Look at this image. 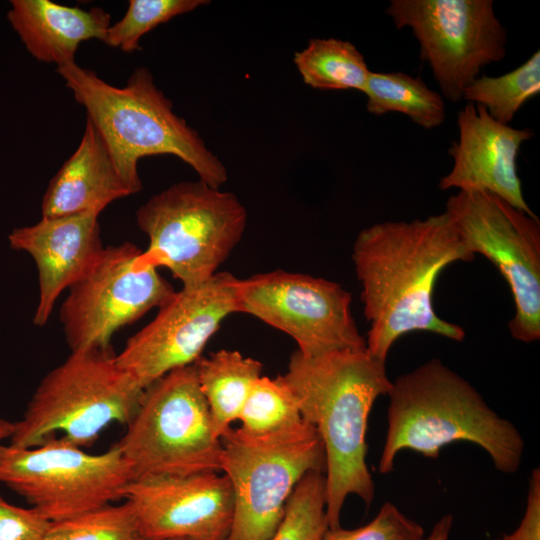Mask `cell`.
I'll list each match as a JSON object with an SVG mask.
<instances>
[{"label":"cell","mask_w":540,"mask_h":540,"mask_svg":"<svg viewBox=\"0 0 540 540\" xmlns=\"http://www.w3.org/2000/svg\"><path fill=\"white\" fill-rule=\"evenodd\" d=\"M474 259L445 212L362 229L353 243L352 261L370 324L368 353L386 363L394 343L415 331L463 341L464 329L437 315L434 289L447 266Z\"/></svg>","instance_id":"1"},{"label":"cell","mask_w":540,"mask_h":540,"mask_svg":"<svg viewBox=\"0 0 540 540\" xmlns=\"http://www.w3.org/2000/svg\"><path fill=\"white\" fill-rule=\"evenodd\" d=\"M281 379L297 401L303 420L317 430L325 451L326 516L340 527L346 498L356 495L369 507L375 484L366 462L368 418L375 400L392 381L386 363L366 349L308 357L292 354Z\"/></svg>","instance_id":"2"},{"label":"cell","mask_w":540,"mask_h":540,"mask_svg":"<svg viewBox=\"0 0 540 540\" xmlns=\"http://www.w3.org/2000/svg\"><path fill=\"white\" fill-rule=\"evenodd\" d=\"M387 395L388 429L379 460L381 474L394 470L395 458L404 449L437 458L443 447L457 441L484 449L502 473L519 469L524 452L519 430L441 360L430 359L399 375Z\"/></svg>","instance_id":"3"},{"label":"cell","mask_w":540,"mask_h":540,"mask_svg":"<svg viewBox=\"0 0 540 540\" xmlns=\"http://www.w3.org/2000/svg\"><path fill=\"white\" fill-rule=\"evenodd\" d=\"M75 100L102 137L110 157L132 194L142 189L138 161L171 154L191 166L199 179L214 188L227 181L222 161L199 133L173 109L150 70L138 67L124 87H115L76 62L57 66Z\"/></svg>","instance_id":"4"},{"label":"cell","mask_w":540,"mask_h":540,"mask_svg":"<svg viewBox=\"0 0 540 540\" xmlns=\"http://www.w3.org/2000/svg\"><path fill=\"white\" fill-rule=\"evenodd\" d=\"M144 389L111 348L71 351L37 386L10 445L33 448L52 439L77 447L93 444L111 423L127 425Z\"/></svg>","instance_id":"5"},{"label":"cell","mask_w":540,"mask_h":540,"mask_svg":"<svg viewBox=\"0 0 540 540\" xmlns=\"http://www.w3.org/2000/svg\"><path fill=\"white\" fill-rule=\"evenodd\" d=\"M136 221L149 239L140 262L166 267L189 287L218 272L245 232L247 210L235 194L198 179L152 196L137 210Z\"/></svg>","instance_id":"6"},{"label":"cell","mask_w":540,"mask_h":540,"mask_svg":"<svg viewBox=\"0 0 540 540\" xmlns=\"http://www.w3.org/2000/svg\"><path fill=\"white\" fill-rule=\"evenodd\" d=\"M117 444L133 480L221 472V439L201 391L195 364L147 386Z\"/></svg>","instance_id":"7"},{"label":"cell","mask_w":540,"mask_h":540,"mask_svg":"<svg viewBox=\"0 0 540 540\" xmlns=\"http://www.w3.org/2000/svg\"><path fill=\"white\" fill-rule=\"evenodd\" d=\"M221 443L220 471L234 494L228 540H270L298 482L308 472L325 473V451L317 430L305 420L264 435L231 427Z\"/></svg>","instance_id":"8"},{"label":"cell","mask_w":540,"mask_h":540,"mask_svg":"<svg viewBox=\"0 0 540 540\" xmlns=\"http://www.w3.org/2000/svg\"><path fill=\"white\" fill-rule=\"evenodd\" d=\"M132 480L117 444L99 454L61 439L33 448L0 447V483L51 522L123 499Z\"/></svg>","instance_id":"9"},{"label":"cell","mask_w":540,"mask_h":540,"mask_svg":"<svg viewBox=\"0 0 540 540\" xmlns=\"http://www.w3.org/2000/svg\"><path fill=\"white\" fill-rule=\"evenodd\" d=\"M454 229L476 255L485 256L507 282L515 306L508 328L524 343L540 338V221L501 197L459 190L445 204Z\"/></svg>","instance_id":"10"},{"label":"cell","mask_w":540,"mask_h":540,"mask_svg":"<svg viewBox=\"0 0 540 540\" xmlns=\"http://www.w3.org/2000/svg\"><path fill=\"white\" fill-rule=\"evenodd\" d=\"M385 13L397 29H411L442 97L452 103L484 66L506 56L507 30L492 0H391Z\"/></svg>","instance_id":"11"},{"label":"cell","mask_w":540,"mask_h":540,"mask_svg":"<svg viewBox=\"0 0 540 540\" xmlns=\"http://www.w3.org/2000/svg\"><path fill=\"white\" fill-rule=\"evenodd\" d=\"M141 253L130 242L104 247L69 288L60 321L71 351L111 348L115 332L159 308L174 294L157 268L140 262Z\"/></svg>","instance_id":"12"},{"label":"cell","mask_w":540,"mask_h":540,"mask_svg":"<svg viewBox=\"0 0 540 540\" xmlns=\"http://www.w3.org/2000/svg\"><path fill=\"white\" fill-rule=\"evenodd\" d=\"M352 297L339 283L284 270L237 283L238 311L288 334L297 351L313 357L366 349L351 312Z\"/></svg>","instance_id":"13"},{"label":"cell","mask_w":540,"mask_h":540,"mask_svg":"<svg viewBox=\"0 0 540 540\" xmlns=\"http://www.w3.org/2000/svg\"><path fill=\"white\" fill-rule=\"evenodd\" d=\"M238 280L229 272H217L201 284L175 291L115 355L118 365L145 389L168 372L194 364L223 320L239 312Z\"/></svg>","instance_id":"14"},{"label":"cell","mask_w":540,"mask_h":540,"mask_svg":"<svg viewBox=\"0 0 540 540\" xmlns=\"http://www.w3.org/2000/svg\"><path fill=\"white\" fill-rule=\"evenodd\" d=\"M123 499L146 540H228L234 494L224 473L134 479Z\"/></svg>","instance_id":"15"},{"label":"cell","mask_w":540,"mask_h":540,"mask_svg":"<svg viewBox=\"0 0 540 540\" xmlns=\"http://www.w3.org/2000/svg\"><path fill=\"white\" fill-rule=\"evenodd\" d=\"M457 126L458 140L448 150L453 165L440 179L439 189L487 191L536 216L525 201L517 173L520 148L534 132L502 124L473 103L458 112Z\"/></svg>","instance_id":"16"},{"label":"cell","mask_w":540,"mask_h":540,"mask_svg":"<svg viewBox=\"0 0 540 540\" xmlns=\"http://www.w3.org/2000/svg\"><path fill=\"white\" fill-rule=\"evenodd\" d=\"M98 215L42 217L34 225L15 228L10 247L33 258L39 278V301L33 317L44 326L59 295L77 282L103 250Z\"/></svg>","instance_id":"17"},{"label":"cell","mask_w":540,"mask_h":540,"mask_svg":"<svg viewBox=\"0 0 540 540\" xmlns=\"http://www.w3.org/2000/svg\"><path fill=\"white\" fill-rule=\"evenodd\" d=\"M95 126L86 125L76 151L51 179L42 200V217L100 213L131 195Z\"/></svg>","instance_id":"18"},{"label":"cell","mask_w":540,"mask_h":540,"mask_svg":"<svg viewBox=\"0 0 540 540\" xmlns=\"http://www.w3.org/2000/svg\"><path fill=\"white\" fill-rule=\"evenodd\" d=\"M7 19L27 51L56 66L73 63L81 42H104L111 16L99 7L84 10L49 0H12Z\"/></svg>","instance_id":"19"},{"label":"cell","mask_w":540,"mask_h":540,"mask_svg":"<svg viewBox=\"0 0 540 540\" xmlns=\"http://www.w3.org/2000/svg\"><path fill=\"white\" fill-rule=\"evenodd\" d=\"M198 382L208 404L215 434L221 439L238 420L263 365L236 350H219L195 363Z\"/></svg>","instance_id":"20"},{"label":"cell","mask_w":540,"mask_h":540,"mask_svg":"<svg viewBox=\"0 0 540 540\" xmlns=\"http://www.w3.org/2000/svg\"><path fill=\"white\" fill-rule=\"evenodd\" d=\"M363 93L366 109L374 116L402 113L424 129L439 127L446 118L442 95L430 89L420 77L371 71Z\"/></svg>","instance_id":"21"},{"label":"cell","mask_w":540,"mask_h":540,"mask_svg":"<svg viewBox=\"0 0 540 540\" xmlns=\"http://www.w3.org/2000/svg\"><path fill=\"white\" fill-rule=\"evenodd\" d=\"M303 82L322 90H357L363 93L371 73L357 47L337 38H313L294 54Z\"/></svg>","instance_id":"22"},{"label":"cell","mask_w":540,"mask_h":540,"mask_svg":"<svg viewBox=\"0 0 540 540\" xmlns=\"http://www.w3.org/2000/svg\"><path fill=\"white\" fill-rule=\"evenodd\" d=\"M540 93V51L500 76H479L463 91L462 100L480 105L496 121L509 125L516 113Z\"/></svg>","instance_id":"23"},{"label":"cell","mask_w":540,"mask_h":540,"mask_svg":"<svg viewBox=\"0 0 540 540\" xmlns=\"http://www.w3.org/2000/svg\"><path fill=\"white\" fill-rule=\"evenodd\" d=\"M238 420L240 428L252 435L278 432L304 421L295 396L280 375L256 380Z\"/></svg>","instance_id":"24"},{"label":"cell","mask_w":540,"mask_h":540,"mask_svg":"<svg viewBox=\"0 0 540 540\" xmlns=\"http://www.w3.org/2000/svg\"><path fill=\"white\" fill-rule=\"evenodd\" d=\"M328 528L325 475L311 471L290 495L282 521L270 540H321Z\"/></svg>","instance_id":"25"},{"label":"cell","mask_w":540,"mask_h":540,"mask_svg":"<svg viewBox=\"0 0 540 540\" xmlns=\"http://www.w3.org/2000/svg\"><path fill=\"white\" fill-rule=\"evenodd\" d=\"M43 540H146L128 502L51 522Z\"/></svg>","instance_id":"26"},{"label":"cell","mask_w":540,"mask_h":540,"mask_svg":"<svg viewBox=\"0 0 540 540\" xmlns=\"http://www.w3.org/2000/svg\"><path fill=\"white\" fill-rule=\"evenodd\" d=\"M208 3L207 0H130L125 15L109 26L104 43L127 53L141 50L140 39L147 32Z\"/></svg>","instance_id":"27"},{"label":"cell","mask_w":540,"mask_h":540,"mask_svg":"<svg viewBox=\"0 0 540 540\" xmlns=\"http://www.w3.org/2000/svg\"><path fill=\"white\" fill-rule=\"evenodd\" d=\"M422 526L394 504L384 503L366 525L355 529L328 528L321 540H424Z\"/></svg>","instance_id":"28"},{"label":"cell","mask_w":540,"mask_h":540,"mask_svg":"<svg viewBox=\"0 0 540 540\" xmlns=\"http://www.w3.org/2000/svg\"><path fill=\"white\" fill-rule=\"evenodd\" d=\"M50 524L36 508L13 505L0 495V540H43Z\"/></svg>","instance_id":"29"},{"label":"cell","mask_w":540,"mask_h":540,"mask_svg":"<svg viewBox=\"0 0 540 540\" xmlns=\"http://www.w3.org/2000/svg\"><path fill=\"white\" fill-rule=\"evenodd\" d=\"M496 540H540V470L533 469L524 516L517 529Z\"/></svg>","instance_id":"30"},{"label":"cell","mask_w":540,"mask_h":540,"mask_svg":"<svg viewBox=\"0 0 540 540\" xmlns=\"http://www.w3.org/2000/svg\"><path fill=\"white\" fill-rule=\"evenodd\" d=\"M453 524V517L450 514L442 516L433 526L430 534L424 540H449L450 531Z\"/></svg>","instance_id":"31"},{"label":"cell","mask_w":540,"mask_h":540,"mask_svg":"<svg viewBox=\"0 0 540 540\" xmlns=\"http://www.w3.org/2000/svg\"><path fill=\"white\" fill-rule=\"evenodd\" d=\"M14 431V422L0 418V447L3 445L2 441L10 439Z\"/></svg>","instance_id":"32"},{"label":"cell","mask_w":540,"mask_h":540,"mask_svg":"<svg viewBox=\"0 0 540 540\" xmlns=\"http://www.w3.org/2000/svg\"><path fill=\"white\" fill-rule=\"evenodd\" d=\"M173 540H183V539H173Z\"/></svg>","instance_id":"33"}]
</instances>
